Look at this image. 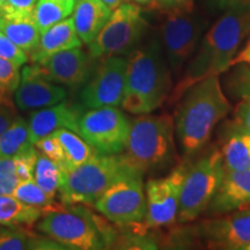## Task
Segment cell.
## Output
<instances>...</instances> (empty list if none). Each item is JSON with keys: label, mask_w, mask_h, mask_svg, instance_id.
Instances as JSON below:
<instances>
[{"label": "cell", "mask_w": 250, "mask_h": 250, "mask_svg": "<svg viewBox=\"0 0 250 250\" xmlns=\"http://www.w3.org/2000/svg\"><path fill=\"white\" fill-rule=\"evenodd\" d=\"M250 35V8L224 12L202 37L197 54L186 68L184 77L168 99L171 103L197 81L226 72L239 52L243 41Z\"/></svg>", "instance_id": "6da1fadb"}, {"label": "cell", "mask_w": 250, "mask_h": 250, "mask_svg": "<svg viewBox=\"0 0 250 250\" xmlns=\"http://www.w3.org/2000/svg\"><path fill=\"white\" fill-rule=\"evenodd\" d=\"M175 117V134L186 158L196 155L210 142L219 122L232 105L221 88L219 76L197 81L182 96Z\"/></svg>", "instance_id": "7a4b0ae2"}, {"label": "cell", "mask_w": 250, "mask_h": 250, "mask_svg": "<svg viewBox=\"0 0 250 250\" xmlns=\"http://www.w3.org/2000/svg\"><path fill=\"white\" fill-rule=\"evenodd\" d=\"M171 83V70L160 40L151 39L129 54L122 105L133 115L151 114L170 96Z\"/></svg>", "instance_id": "3957f363"}, {"label": "cell", "mask_w": 250, "mask_h": 250, "mask_svg": "<svg viewBox=\"0 0 250 250\" xmlns=\"http://www.w3.org/2000/svg\"><path fill=\"white\" fill-rule=\"evenodd\" d=\"M122 155L143 175L170 167L177 159L173 117L168 114H145L131 121Z\"/></svg>", "instance_id": "277c9868"}, {"label": "cell", "mask_w": 250, "mask_h": 250, "mask_svg": "<svg viewBox=\"0 0 250 250\" xmlns=\"http://www.w3.org/2000/svg\"><path fill=\"white\" fill-rule=\"evenodd\" d=\"M62 171V202L65 205H94L116 181L138 170L131 167L121 153L98 154L74 169Z\"/></svg>", "instance_id": "5b68a950"}, {"label": "cell", "mask_w": 250, "mask_h": 250, "mask_svg": "<svg viewBox=\"0 0 250 250\" xmlns=\"http://www.w3.org/2000/svg\"><path fill=\"white\" fill-rule=\"evenodd\" d=\"M160 43L174 76H180L184 65L195 55L208 19L195 5L184 8L161 11Z\"/></svg>", "instance_id": "8992f818"}, {"label": "cell", "mask_w": 250, "mask_h": 250, "mask_svg": "<svg viewBox=\"0 0 250 250\" xmlns=\"http://www.w3.org/2000/svg\"><path fill=\"white\" fill-rule=\"evenodd\" d=\"M225 173L223 155L218 147H211L193 164H188L181 188L180 223H190L204 213L217 192Z\"/></svg>", "instance_id": "52a82bcc"}, {"label": "cell", "mask_w": 250, "mask_h": 250, "mask_svg": "<svg viewBox=\"0 0 250 250\" xmlns=\"http://www.w3.org/2000/svg\"><path fill=\"white\" fill-rule=\"evenodd\" d=\"M37 229L65 248L80 250L104 249L105 234L86 208H59L43 213Z\"/></svg>", "instance_id": "ba28073f"}, {"label": "cell", "mask_w": 250, "mask_h": 250, "mask_svg": "<svg viewBox=\"0 0 250 250\" xmlns=\"http://www.w3.org/2000/svg\"><path fill=\"white\" fill-rule=\"evenodd\" d=\"M148 24L142 8L133 2H123L112 11L108 22L90 43L92 58L129 55L145 36Z\"/></svg>", "instance_id": "9c48e42d"}, {"label": "cell", "mask_w": 250, "mask_h": 250, "mask_svg": "<svg viewBox=\"0 0 250 250\" xmlns=\"http://www.w3.org/2000/svg\"><path fill=\"white\" fill-rule=\"evenodd\" d=\"M130 130V121L116 107L89 109L78 121L80 134L99 154H121Z\"/></svg>", "instance_id": "30bf717a"}, {"label": "cell", "mask_w": 250, "mask_h": 250, "mask_svg": "<svg viewBox=\"0 0 250 250\" xmlns=\"http://www.w3.org/2000/svg\"><path fill=\"white\" fill-rule=\"evenodd\" d=\"M94 206L111 223L117 225L142 223L147 208L143 174L134 171L116 181Z\"/></svg>", "instance_id": "8fae6325"}, {"label": "cell", "mask_w": 250, "mask_h": 250, "mask_svg": "<svg viewBox=\"0 0 250 250\" xmlns=\"http://www.w3.org/2000/svg\"><path fill=\"white\" fill-rule=\"evenodd\" d=\"M188 164L174 168L167 176L151 179L146 183V217L144 227L170 226L177 220L181 188Z\"/></svg>", "instance_id": "7c38bea8"}, {"label": "cell", "mask_w": 250, "mask_h": 250, "mask_svg": "<svg viewBox=\"0 0 250 250\" xmlns=\"http://www.w3.org/2000/svg\"><path fill=\"white\" fill-rule=\"evenodd\" d=\"M127 59L105 56L81 92V101L88 109L122 104L126 83Z\"/></svg>", "instance_id": "4fadbf2b"}, {"label": "cell", "mask_w": 250, "mask_h": 250, "mask_svg": "<svg viewBox=\"0 0 250 250\" xmlns=\"http://www.w3.org/2000/svg\"><path fill=\"white\" fill-rule=\"evenodd\" d=\"M198 230L208 248L247 250L250 247V208L205 219Z\"/></svg>", "instance_id": "5bb4252c"}, {"label": "cell", "mask_w": 250, "mask_h": 250, "mask_svg": "<svg viewBox=\"0 0 250 250\" xmlns=\"http://www.w3.org/2000/svg\"><path fill=\"white\" fill-rule=\"evenodd\" d=\"M65 98L64 87L45 78L35 64L22 68L20 83L14 92L15 107L20 110L51 107L64 101Z\"/></svg>", "instance_id": "9a60e30c"}, {"label": "cell", "mask_w": 250, "mask_h": 250, "mask_svg": "<svg viewBox=\"0 0 250 250\" xmlns=\"http://www.w3.org/2000/svg\"><path fill=\"white\" fill-rule=\"evenodd\" d=\"M41 73L58 85L76 88L86 83L92 73V56L80 48L57 52L36 62Z\"/></svg>", "instance_id": "2e32d148"}, {"label": "cell", "mask_w": 250, "mask_h": 250, "mask_svg": "<svg viewBox=\"0 0 250 250\" xmlns=\"http://www.w3.org/2000/svg\"><path fill=\"white\" fill-rule=\"evenodd\" d=\"M250 208V168L245 170H225L223 180L206 211L211 215Z\"/></svg>", "instance_id": "e0dca14e"}, {"label": "cell", "mask_w": 250, "mask_h": 250, "mask_svg": "<svg viewBox=\"0 0 250 250\" xmlns=\"http://www.w3.org/2000/svg\"><path fill=\"white\" fill-rule=\"evenodd\" d=\"M81 116L78 108L70 102L62 101L51 107L42 108L30 115L28 132L31 144H35L59 129L78 132V121Z\"/></svg>", "instance_id": "ac0fdd59"}, {"label": "cell", "mask_w": 250, "mask_h": 250, "mask_svg": "<svg viewBox=\"0 0 250 250\" xmlns=\"http://www.w3.org/2000/svg\"><path fill=\"white\" fill-rule=\"evenodd\" d=\"M81 45L83 42L77 34L73 18H67L41 34L39 44L28 58L33 64H36L57 52L80 48Z\"/></svg>", "instance_id": "d6986e66"}, {"label": "cell", "mask_w": 250, "mask_h": 250, "mask_svg": "<svg viewBox=\"0 0 250 250\" xmlns=\"http://www.w3.org/2000/svg\"><path fill=\"white\" fill-rule=\"evenodd\" d=\"M0 31L26 54H30L41 39V31L33 12L18 13L0 8Z\"/></svg>", "instance_id": "ffe728a7"}, {"label": "cell", "mask_w": 250, "mask_h": 250, "mask_svg": "<svg viewBox=\"0 0 250 250\" xmlns=\"http://www.w3.org/2000/svg\"><path fill=\"white\" fill-rule=\"evenodd\" d=\"M112 11L101 0H77L73 21L81 42L89 45L108 22Z\"/></svg>", "instance_id": "44dd1931"}, {"label": "cell", "mask_w": 250, "mask_h": 250, "mask_svg": "<svg viewBox=\"0 0 250 250\" xmlns=\"http://www.w3.org/2000/svg\"><path fill=\"white\" fill-rule=\"evenodd\" d=\"M220 153L225 170L236 171L250 168V133L230 121L221 137Z\"/></svg>", "instance_id": "7402d4cb"}, {"label": "cell", "mask_w": 250, "mask_h": 250, "mask_svg": "<svg viewBox=\"0 0 250 250\" xmlns=\"http://www.w3.org/2000/svg\"><path fill=\"white\" fill-rule=\"evenodd\" d=\"M64 152L62 170H72L86 164L99 154L80 134L68 129H59L54 132Z\"/></svg>", "instance_id": "603a6c76"}, {"label": "cell", "mask_w": 250, "mask_h": 250, "mask_svg": "<svg viewBox=\"0 0 250 250\" xmlns=\"http://www.w3.org/2000/svg\"><path fill=\"white\" fill-rule=\"evenodd\" d=\"M61 243L50 237H42L26 229V227L4 226L0 228V250L62 249Z\"/></svg>", "instance_id": "cb8c5ba5"}, {"label": "cell", "mask_w": 250, "mask_h": 250, "mask_svg": "<svg viewBox=\"0 0 250 250\" xmlns=\"http://www.w3.org/2000/svg\"><path fill=\"white\" fill-rule=\"evenodd\" d=\"M42 215L41 208L21 202L13 195H0V226L30 227Z\"/></svg>", "instance_id": "d4e9b609"}, {"label": "cell", "mask_w": 250, "mask_h": 250, "mask_svg": "<svg viewBox=\"0 0 250 250\" xmlns=\"http://www.w3.org/2000/svg\"><path fill=\"white\" fill-rule=\"evenodd\" d=\"M35 147L29 139L28 123L22 117H15L0 136V159L15 158Z\"/></svg>", "instance_id": "484cf974"}, {"label": "cell", "mask_w": 250, "mask_h": 250, "mask_svg": "<svg viewBox=\"0 0 250 250\" xmlns=\"http://www.w3.org/2000/svg\"><path fill=\"white\" fill-rule=\"evenodd\" d=\"M77 0H39L34 8V19L41 34L73 14Z\"/></svg>", "instance_id": "4316f807"}, {"label": "cell", "mask_w": 250, "mask_h": 250, "mask_svg": "<svg viewBox=\"0 0 250 250\" xmlns=\"http://www.w3.org/2000/svg\"><path fill=\"white\" fill-rule=\"evenodd\" d=\"M62 176V171L61 166L43 153H39L34 168V181L46 195L55 198L56 193L59 191Z\"/></svg>", "instance_id": "83f0119b"}, {"label": "cell", "mask_w": 250, "mask_h": 250, "mask_svg": "<svg viewBox=\"0 0 250 250\" xmlns=\"http://www.w3.org/2000/svg\"><path fill=\"white\" fill-rule=\"evenodd\" d=\"M13 196L15 198L20 199L21 202L26 203L28 205L41 208V210L43 211V213L62 208L61 205L56 204L55 198L46 195V193L37 186L34 179L24 181V182H21L19 184V186L15 188Z\"/></svg>", "instance_id": "f1b7e54d"}, {"label": "cell", "mask_w": 250, "mask_h": 250, "mask_svg": "<svg viewBox=\"0 0 250 250\" xmlns=\"http://www.w3.org/2000/svg\"><path fill=\"white\" fill-rule=\"evenodd\" d=\"M233 67L227 74L225 87L230 96L242 100L250 96V66L246 62L232 65Z\"/></svg>", "instance_id": "f546056e"}, {"label": "cell", "mask_w": 250, "mask_h": 250, "mask_svg": "<svg viewBox=\"0 0 250 250\" xmlns=\"http://www.w3.org/2000/svg\"><path fill=\"white\" fill-rule=\"evenodd\" d=\"M20 66L0 57V95L12 96L20 83Z\"/></svg>", "instance_id": "4dcf8cb0"}, {"label": "cell", "mask_w": 250, "mask_h": 250, "mask_svg": "<svg viewBox=\"0 0 250 250\" xmlns=\"http://www.w3.org/2000/svg\"><path fill=\"white\" fill-rule=\"evenodd\" d=\"M20 183L14 158L0 159V195H13Z\"/></svg>", "instance_id": "1f68e13d"}, {"label": "cell", "mask_w": 250, "mask_h": 250, "mask_svg": "<svg viewBox=\"0 0 250 250\" xmlns=\"http://www.w3.org/2000/svg\"><path fill=\"white\" fill-rule=\"evenodd\" d=\"M37 155H39V151L34 147L30 151L14 158L15 168H17L18 176L21 182L34 179V168H35Z\"/></svg>", "instance_id": "d6a6232c"}, {"label": "cell", "mask_w": 250, "mask_h": 250, "mask_svg": "<svg viewBox=\"0 0 250 250\" xmlns=\"http://www.w3.org/2000/svg\"><path fill=\"white\" fill-rule=\"evenodd\" d=\"M35 147L39 149L41 153L48 156L52 161L57 162V164L62 166L64 164V152H62V147L59 143L57 137L54 133L49 134V136L44 137L41 140H39L35 144Z\"/></svg>", "instance_id": "836d02e7"}, {"label": "cell", "mask_w": 250, "mask_h": 250, "mask_svg": "<svg viewBox=\"0 0 250 250\" xmlns=\"http://www.w3.org/2000/svg\"><path fill=\"white\" fill-rule=\"evenodd\" d=\"M0 57L13 62L18 66H22L29 59L26 52L15 45L1 31H0Z\"/></svg>", "instance_id": "e575fe53"}, {"label": "cell", "mask_w": 250, "mask_h": 250, "mask_svg": "<svg viewBox=\"0 0 250 250\" xmlns=\"http://www.w3.org/2000/svg\"><path fill=\"white\" fill-rule=\"evenodd\" d=\"M234 122L250 133V96H246L237 103L234 110Z\"/></svg>", "instance_id": "d590c367"}, {"label": "cell", "mask_w": 250, "mask_h": 250, "mask_svg": "<svg viewBox=\"0 0 250 250\" xmlns=\"http://www.w3.org/2000/svg\"><path fill=\"white\" fill-rule=\"evenodd\" d=\"M18 116V111L11 98L0 101V136Z\"/></svg>", "instance_id": "8d00e7d4"}, {"label": "cell", "mask_w": 250, "mask_h": 250, "mask_svg": "<svg viewBox=\"0 0 250 250\" xmlns=\"http://www.w3.org/2000/svg\"><path fill=\"white\" fill-rule=\"evenodd\" d=\"M208 7L217 12L250 8V0H205Z\"/></svg>", "instance_id": "74e56055"}, {"label": "cell", "mask_w": 250, "mask_h": 250, "mask_svg": "<svg viewBox=\"0 0 250 250\" xmlns=\"http://www.w3.org/2000/svg\"><path fill=\"white\" fill-rule=\"evenodd\" d=\"M37 1L39 0H5L4 5L0 6V8L8 12L30 13L34 12Z\"/></svg>", "instance_id": "f35d334b"}, {"label": "cell", "mask_w": 250, "mask_h": 250, "mask_svg": "<svg viewBox=\"0 0 250 250\" xmlns=\"http://www.w3.org/2000/svg\"><path fill=\"white\" fill-rule=\"evenodd\" d=\"M195 5V0H159V9L168 11V9L184 8Z\"/></svg>", "instance_id": "ab89813d"}, {"label": "cell", "mask_w": 250, "mask_h": 250, "mask_svg": "<svg viewBox=\"0 0 250 250\" xmlns=\"http://www.w3.org/2000/svg\"><path fill=\"white\" fill-rule=\"evenodd\" d=\"M239 62H246V64H248L250 66V37L248 41H247L245 46H243L241 50H239V52H237L235 57H234L232 65L239 64ZM232 65H230V66H232Z\"/></svg>", "instance_id": "60d3db41"}, {"label": "cell", "mask_w": 250, "mask_h": 250, "mask_svg": "<svg viewBox=\"0 0 250 250\" xmlns=\"http://www.w3.org/2000/svg\"><path fill=\"white\" fill-rule=\"evenodd\" d=\"M125 1L136 2V4L151 6V7H155V8L159 7V0H125Z\"/></svg>", "instance_id": "b9f144b4"}, {"label": "cell", "mask_w": 250, "mask_h": 250, "mask_svg": "<svg viewBox=\"0 0 250 250\" xmlns=\"http://www.w3.org/2000/svg\"><path fill=\"white\" fill-rule=\"evenodd\" d=\"M101 1L105 6H108V7L111 9V11H114V9L117 8L121 4H123L125 0H101Z\"/></svg>", "instance_id": "7bdbcfd3"}, {"label": "cell", "mask_w": 250, "mask_h": 250, "mask_svg": "<svg viewBox=\"0 0 250 250\" xmlns=\"http://www.w3.org/2000/svg\"><path fill=\"white\" fill-rule=\"evenodd\" d=\"M7 98H11V96H1V95H0V101H2V100H5Z\"/></svg>", "instance_id": "ee69618b"}, {"label": "cell", "mask_w": 250, "mask_h": 250, "mask_svg": "<svg viewBox=\"0 0 250 250\" xmlns=\"http://www.w3.org/2000/svg\"><path fill=\"white\" fill-rule=\"evenodd\" d=\"M4 2H5V0H0V6L4 5Z\"/></svg>", "instance_id": "f6af8a7d"}, {"label": "cell", "mask_w": 250, "mask_h": 250, "mask_svg": "<svg viewBox=\"0 0 250 250\" xmlns=\"http://www.w3.org/2000/svg\"><path fill=\"white\" fill-rule=\"evenodd\" d=\"M247 250H250V247H249V248H248V249H247Z\"/></svg>", "instance_id": "bcb514c9"}]
</instances>
